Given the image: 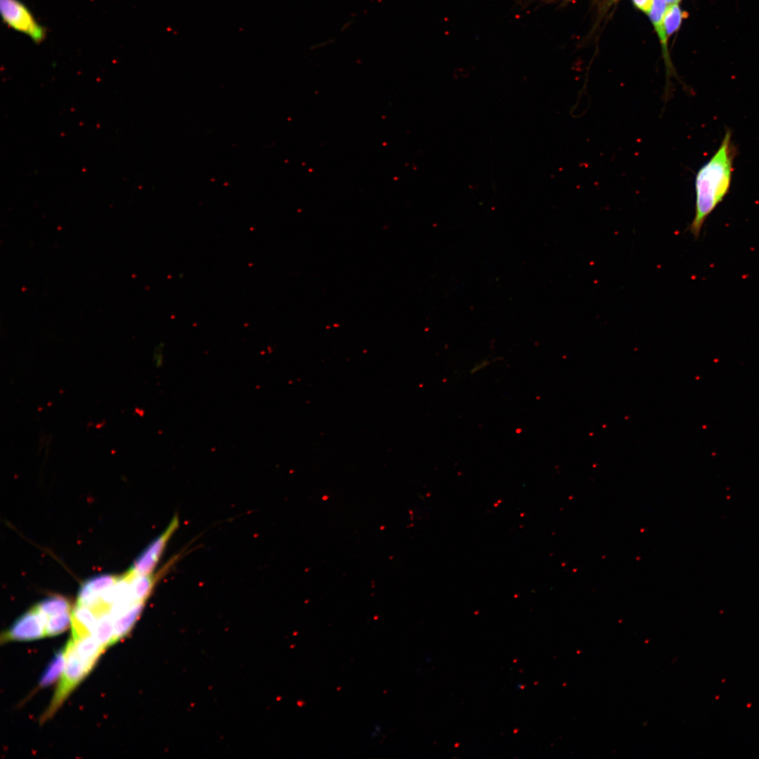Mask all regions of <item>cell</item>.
<instances>
[{"instance_id": "cell-13", "label": "cell", "mask_w": 759, "mask_h": 759, "mask_svg": "<svg viewBox=\"0 0 759 759\" xmlns=\"http://www.w3.org/2000/svg\"><path fill=\"white\" fill-rule=\"evenodd\" d=\"M46 617L70 611V603L63 596H50L36 604Z\"/></svg>"}, {"instance_id": "cell-1", "label": "cell", "mask_w": 759, "mask_h": 759, "mask_svg": "<svg viewBox=\"0 0 759 759\" xmlns=\"http://www.w3.org/2000/svg\"><path fill=\"white\" fill-rule=\"evenodd\" d=\"M734 157L732 131L727 130L718 150L700 167L695 177V213L689 231L696 238L708 216L729 190Z\"/></svg>"}, {"instance_id": "cell-3", "label": "cell", "mask_w": 759, "mask_h": 759, "mask_svg": "<svg viewBox=\"0 0 759 759\" xmlns=\"http://www.w3.org/2000/svg\"><path fill=\"white\" fill-rule=\"evenodd\" d=\"M0 10L4 22L9 27L28 36L36 44L45 39L46 29L20 0H0Z\"/></svg>"}, {"instance_id": "cell-9", "label": "cell", "mask_w": 759, "mask_h": 759, "mask_svg": "<svg viewBox=\"0 0 759 759\" xmlns=\"http://www.w3.org/2000/svg\"><path fill=\"white\" fill-rule=\"evenodd\" d=\"M144 604V602L136 603L113 619L114 632L111 645L129 632L142 611Z\"/></svg>"}, {"instance_id": "cell-11", "label": "cell", "mask_w": 759, "mask_h": 759, "mask_svg": "<svg viewBox=\"0 0 759 759\" xmlns=\"http://www.w3.org/2000/svg\"><path fill=\"white\" fill-rule=\"evenodd\" d=\"M65 666V649L58 651L43 673L38 688H44L53 684L62 675Z\"/></svg>"}, {"instance_id": "cell-8", "label": "cell", "mask_w": 759, "mask_h": 759, "mask_svg": "<svg viewBox=\"0 0 759 759\" xmlns=\"http://www.w3.org/2000/svg\"><path fill=\"white\" fill-rule=\"evenodd\" d=\"M667 6L668 5L664 0H654L649 15L662 44L663 56L667 69V75L668 78H670V77L672 74L674 75V74L672 72L673 67H672L667 48L668 37L663 27V18L668 7Z\"/></svg>"}, {"instance_id": "cell-10", "label": "cell", "mask_w": 759, "mask_h": 759, "mask_svg": "<svg viewBox=\"0 0 759 759\" xmlns=\"http://www.w3.org/2000/svg\"><path fill=\"white\" fill-rule=\"evenodd\" d=\"M75 650L81 659L94 666L101 653L105 650L93 635L78 640H73Z\"/></svg>"}, {"instance_id": "cell-2", "label": "cell", "mask_w": 759, "mask_h": 759, "mask_svg": "<svg viewBox=\"0 0 759 759\" xmlns=\"http://www.w3.org/2000/svg\"><path fill=\"white\" fill-rule=\"evenodd\" d=\"M65 666L49 706L41 718L44 722L51 718L64 701L93 668L77 654L70 638L64 647Z\"/></svg>"}, {"instance_id": "cell-17", "label": "cell", "mask_w": 759, "mask_h": 759, "mask_svg": "<svg viewBox=\"0 0 759 759\" xmlns=\"http://www.w3.org/2000/svg\"><path fill=\"white\" fill-rule=\"evenodd\" d=\"M163 348L162 344L157 345L154 349L153 359L156 366H160L163 361Z\"/></svg>"}, {"instance_id": "cell-4", "label": "cell", "mask_w": 759, "mask_h": 759, "mask_svg": "<svg viewBox=\"0 0 759 759\" xmlns=\"http://www.w3.org/2000/svg\"><path fill=\"white\" fill-rule=\"evenodd\" d=\"M47 618L35 605L22 614L1 635V643L13 641H32L46 636Z\"/></svg>"}, {"instance_id": "cell-5", "label": "cell", "mask_w": 759, "mask_h": 759, "mask_svg": "<svg viewBox=\"0 0 759 759\" xmlns=\"http://www.w3.org/2000/svg\"><path fill=\"white\" fill-rule=\"evenodd\" d=\"M179 526L177 516L172 518L164 531L154 539L135 559L128 570L133 575H145L153 573L166 546Z\"/></svg>"}, {"instance_id": "cell-6", "label": "cell", "mask_w": 759, "mask_h": 759, "mask_svg": "<svg viewBox=\"0 0 759 759\" xmlns=\"http://www.w3.org/2000/svg\"><path fill=\"white\" fill-rule=\"evenodd\" d=\"M119 576L111 574L95 576L86 580L80 587L77 604L89 606L104 592L113 586Z\"/></svg>"}, {"instance_id": "cell-16", "label": "cell", "mask_w": 759, "mask_h": 759, "mask_svg": "<svg viewBox=\"0 0 759 759\" xmlns=\"http://www.w3.org/2000/svg\"><path fill=\"white\" fill-rule=\"evenodd\" d=\"M634 5L642 11L649 14L654 0H632Z\"/></svg>"}, {"instance_id": "cell-12", "label": "cell", "mask_w": 759, "mask_h": 759, "mask_svg": "<svg viewBox=\"0 0 759 759\" xmlns=\"http://www.w3.org/2000/svg\"><path fill=\"white\" fill-rule=\"evenodd\" d=\"M113 632V620L109 612L103 613L97 616V622L93 635L104 649L111 646Z\"/></svg>"}, {"instance_id": "cell-18", "label": "cell", "mask_w": 759, "mask_h": 759, "mask_svg": "<svg viewBox=\"0 0 759 759\" xmlns=\"http://www.w3.org/2000/svg\"><path fill=\"white\" fill-rule=\"evenodd\" d=\"M681 0H664L668 6L673 4H678Z\"/></svg>"}, {"instance_id": "cell-15", "label": "cell", "mask_w": 759, "mask_h": 759, "mask_svg": "<svg viewBox=\"0 0 759 759\" xmlns=\"http://www.w3.org/2000/svg\"><path fill=\"white\" fill-rule=\"evenodd\" d=\"M685 16V13L678 4H673L667 7L663 18V27L667 37L679 29Z\"/></svg>"}, {"instance_id": "cell-7", "label": "cell", "mask_w": 759, "mask_h": 759, "mask_svg": "<svg viewBox=\"0 0 759 759\" xmlns=\"http://www.w3.org/2000/svg\"><path fill=\"white\" fill-rule=\"evenodd\" d=\"M97 616L87 606L77 604L72 613V637L76 641L93 635Z\"/></svg>"}, {"instance_id": "cell-14", "label": "cell", "mask_w": 759, "mask_h": 759, "mask_svg": "<svg viewBox=\"0 0 759 759\" xmlns=\"http://www.w3.org/2000/svg\"><path fill=\"white\" fill-rule=\"evenodd\" d=\"M45 626L46 636H56L63 632L71 623L70 611L46 617Z\"/></svg>"}]
</instances>
